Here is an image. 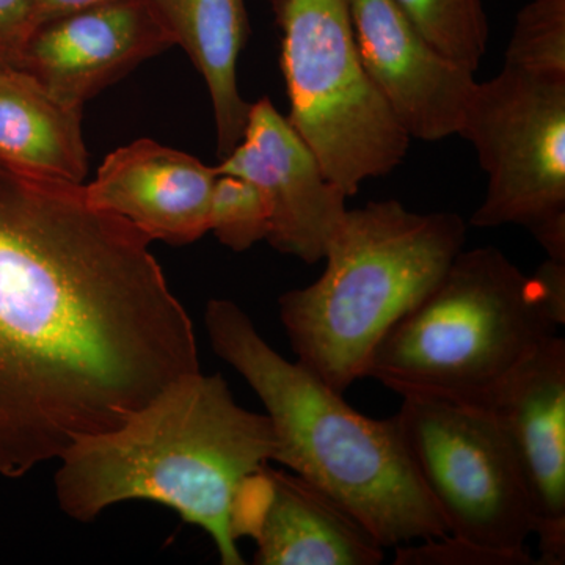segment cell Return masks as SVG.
Returning <instances> with one entry per match:
<instances>
[{
  "label": "cell",
  "instance_id": "20",
  "mask_svg": "<svg viewBox=\"0 0 565 565\" xmlns=\"http://www.w3.org/2000/svg\"><path fill=\"white\" fill-rule=\"evenodd\" d=\"M396 565H533L530 552H501L471 544L455 535L422 541V545L396 546Z\"/></svg>",
  "mask_w": 565,
  "mask_h": 565
},
{
  "label": "cell",
  "instance_id": "11",
  "mask_svg": "<svg viewBox=\"0 0 565 565\" xmlns=\"http://www.w3.org/2000/svg\"><path fill=\"white\" fill-rule=\"evenodd\" d=\"M475 407V405H473ZM476 407L486 408L514 449L533 504L537 564L565 561V341H544Z\"/></svg>",
  "mask_w": 565,
  "mask_h": 565
},
{
  "label": "cell",
  "instance_id": "18",
  "mask_svg": "<svg viewBox=\"0 0 565 565\" xmlns=\"http://www.w3.org/2000/svg\"><path fill=\"white\" fill-rule=\"evenodd\" d=\"M504 65L565 77V0H531L520 10Z\"/></svg>",
  "mask_w": 565,
  "mask_h": 565
},
{
  "label": "cell",
  "instance_id": "10",
  "mask_svg": "<svg viewBox=\"0 0 565 565\" xmlns=\"http://www.w3.org/2000/svg\"><path fill=\"white\" fill-rule=\"evenodd\" d=\"M367 77L412 139L459 136L475 73L433 46L394 0H349Z\"/></svg>",
  "mask_w": 565,
  "mask_h": 565
},
{
  "label": "cell",
  "instance_id": "5",
  "mask_svg": "<svg viewBox=\"0 0 565 565\" xmlns=\"http://www.w3.org/2000/svg\"><path fill=\"white\" fill-rule=\"evenodd\" d=\"M565 323V305L494 247L462 250L367 360L399 396L479 405Z\"/></svg>",
  "mask_w": 565,
  "mask_h": 565
},
{
  "label": "cell",
  "instance_id": "2",
  "mask_svg": "<svg viewBox=\"0 0 565 565\" xmlns=\"http://www.w3.org/2000/svg\"><path fill=\"white\" fill-rule=\"evenodd\" d=\"M266 414L241 407L221 374L177 379L110 433L81 438L58 459L55 497L81 523L122 501H154L206 531L223 565H244L234 511L245 482L274 462Z\"/></svg>",
  "mask_w": 565,
  "mask_h": 565
},
{
  "label": "cell",
  "instance_id": "3",
  "mask_svg": "<svg viewBox=\"0 0 565 565\" xmlns=\"http://www.w3.org/2000/svg\"><path fill=\"white\" fill-rule=\"evenodd\" d=\"M204 326L212 351L243 375L266 408L277 437L274 462L332 497L384 548L448 534L394 416L359 414L343 393L275 351L233 300H210Z\"/></svg>",
  "mask_w": 565,
  "mask_h": 565
},
{
  "label": "cell",
  "instance_id": "16",
  "mask_svg": "<svg viewBox=\"0 0 565 565\" xmlns=\"http://www.w3.org/2000/svg\"><path fill=\"white\" fill-rule=\"evenodd\" d=\"M0 161L82 184L88 172L82 107L62 102L25 71H0Z\"/></svg>",
  "mask_w": 565,
  "mask_h": 565
},
{
  "label": "cell",
  "instance_id": "4",
  "mask_svg": "<svg viewBox=\"0 0 565 565\" xmlns=\"http://www.w3.org/2000/svg\"><path fill=\"white\" fill-rule=\"evenodd\" d=\"M465 234L460 215L418 214L396 200L349 210L321 277L278 300L297 362L334 392H348L386 330L463 250Z\"/></svg>",
  "mask_w": 565,
  "mask_h": 565
},
{
  "label": "cell",
  "instance_id": "22",
  "mask_svg": "<svg viewBox=\"0 0 565 565\" xmlns=\"http://www.w3.org/2000/svg\"><path fill=\"white\" fill-rule=\"evenodd\" d=\"M106 2H111V0H31L33 22L39 29L47 22L66 17V14Z\"/></svg>",
  "mask_w": 565,
  "mask_h": 565
},
{
  "label": "cell",
  "instance_id": "13",
  "mask_svg": "<svg viewBox=\"0 0 565 565\" xmlns=\"http://www.w3.org/2000/svg\"><path fill=\"white\" fill-rule=\"evenodd\" d=\"M174 46L151 0H111L33 33L22 71L52 95L84 107L139 63Z\"/></svg>",
  "mask_w": 565,
  "mask_h": 565
},
{
  "label": "cell",
  "instance_id": "21",
  "mask_svg": "<svg viewBox=\"0 0 565 565\" xmlns=\"http://www.w3.org/2000/svg\"><path fill=\"white\" fill-rule=\"evenodd\" d=\"M35 32L31 0H0V71L22 70Z\"/></svg>",
  "mask_w": 565,
  "mask_h": 565
},
{
  "label": "cell",
  "instance_id": "8",
  "mask_svg": "<svg viewBox=\"0 0 565 565\" xmlns=\"http://www.w3.org/2000/svg\"><path fill=\"white\" fill-rule=\"evenodd\" d=\"M394 419L448 534L501 552H527L533 504L514 449L489 411L405 396Z\"/></svg>",
  "mask_w": 565,
  "mask_h": 565
},
{
  "label": "cell",
  "instance_id": "1",
  "mask_svg": "<svg viewBox=\"0 0 565 565\" xmlns=\"http://www.w3.org/2000/svg\"><path fill=\"white\" fill-rule=\"evenodd\" d=\"M152 241L84 184L0 161V476L117 429L200 371Z\"/></svg>",
  "mask_w": 565,
  "mask_h": 565
},
{
  "label": "cell",
  "instance_id": "15",
  "mask_svg": "<svg viewBox=\"0 0 565 565\" xmlns=\"http://www.w3.org/2000/svg\"><path fill=\"white\" fill-rule=\"evenodd\" d=\"M174 44L188 52L210 92L218 154L243 140L250 104L237 87V61L248 35L244 0H151Z\"/></svg>",
  "mask_w": 565,
  "mask_h": 565
},
{
  "label": "cell",
  "instance_id": "6",
  "mask_svg": "<svg viewBox=\"0 0 565 565\" xmlns=\"http://www.w3.org/2000/svg\"><path fill=\"white\" fill-rule=\"evenodd\" d=\"M289 122L348 196L393 172L411 137L367 77L349 0H273Z\"/></svg>",
  "mask_w": 565,
  "mask_h": 565
},
{
  "label": "cell",
  "instance_id": "7",
  "mask_svg": "<svg viewBox=\"0 0 565 565\" xmlns=\"http://www.w3.org/2000/svg\"><path fill=\"white\" fill-rule=\"evenodd\" d=\"M459 136L489 177L470 225L525 226L548 258L565 262V77L504 65L476 82Z\"/></svg>",
  "mask_w": 565,
  "mask_h": 565
},
{
  "label": "cell",
  "instance_id": "17",
  "mask_svg": "<svg viewBox=\"0 0 565 565\" xmlns=\"http://www.w3.org/2000/svg\"><path fill=\"white\" fill-rule=\"evenodd\" d=\"M446 57L478 71L487 54L489 22L482 0H394Z\"/></svg>",
  "mask_w": 565,
  "mask_h": 565
},
{
  "label": "cell",
  "instance_id": "19",
  "mask_svg": "<svg viewBox=\"0 0 565 565\" xmlns=\"http://www.w3.org/2000/svg\"><path fill=\"white\" fill-rule=\"evenodd\" d=\"M210 232L234 252L266 241L270 210L262 189L244 178L218 173L212 191Z\"/></svg>",
  "mask_w": 565,
  "mask_h": 565
},
{
  "label": "cell",
  "instance_id": "9",
  "mask_svg": "<svg viewBox=\"0 0 565 565\" xmlns=\"http://www.w3.org/2000/svg\"><path fill=\"white\" fill-rule=\"evenodd\" d=\"M258 185L270 210L267 243L315 264L326 258L343 225L348 195L269 98L250 104L243 140L217 166Z\"/></svg>",
  "mask_w": 565,
  "mask_h": 565
},
{
  "label": "cell",
  "instance_id": "12",
  "mask_svg": "<svg viewBox=\"0 0 565 565\" xmlns=\"http://www.w3.org/2000/svg\"><path fill=\"white\" fill-rule=\"evenodd\" d=\"M234 534L256 544V565H379L385 548L371 531L321 489L264 467L245 482Z\"/></svg>",
  "mask_w": 565,
  "mask_h": 565
},
{
  "label": "cell",
  "instance_id": "14",
  "mask_svg": "<svg viewBox=\"0 0 565 565\" xmlns=\"http://www.w3.org/2000/svg\"><path fill=\"white\" fill-rule=\"evenodd\" d=\"M217 177V167L140 139L107 156L85 195L93 207L125 218L151 241L188 245L210 233Z\"/></svg>",
  "mask_w": 565,
  "mask_h": 565
}]
</instances>
